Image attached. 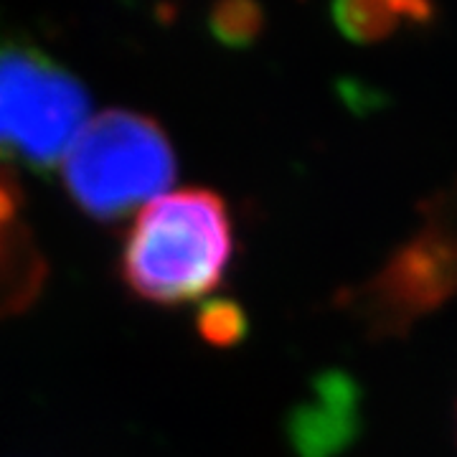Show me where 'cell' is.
<instances>
[{
	"instance_id": "7",
	"label": "cell",
	"mask_w": 457,
	"mask_h": 457,
	"mask_svg": "<svg viewBox=\"0 0 457 457\" xmlns=\"http://www.w3.org/2000/svg\"><path fill=\"white\" fill-rule=\"evenodd\" d=\"M219 36L228 44H246L262 29V11L254 0H224L213 16Z\"/></svg>"
},
{
	"instance_id": "4",
	"label": "cell",
	"mask_w": 457,
	"mask_h": 457,
	"mask_svg": "<svg viewBox=\"0 0 457 457\" xmlns=\"http://www.w3.org/2000/svg\"><path fill=\"white\" fill-rule=\"evenodd\" d=\"M89 120L84 84L49 54L0 38V163L49 170Z\"/></svg>"
},
{
	"instance_id": "2",
	"label": "cell",
	"mask_w": 457,
	"mask_h": 457,
	"mask_svg": "<svg viewBox=\"0 0 457 457\" xmlns=\"http://www.w3.org/2000/svg\"><path fill=\"white\" fill-rule=\"evenodd\" d=\"M176 179V150L147 114L104 110L87 120L62 158V180L79 212L114 221L147 206Z\"/></svg>"
},
{
	"instance_id": "8",
	"label": "cell",
	"mask_w": 457,
	"mask_h": 457,
	"mask_svg": "<svg viewBox=\"0 0 457 457\" xmlns=\"http://www.w3.org/2000/svg\"><path fill=\"white\" fill-rule=\"evenodd\" d=\"M245 330L242 323V312L237 311L234 305L228 303H213L204 311L201 318V336L206 341L219 343V345H227V343L237 341Z\"/></svg>"
},
{
	"instance_id": "9",
	"label": "cell",
	"mask_w": 457,
	"mask_h": 457,
	"mask_svg": "<svg viewBox=\"0 0 457 457\" xmlns=\"http://www.w3.org/2000/svg\"><path fill=\"white\" fill-rule=\"evenodd\" d=\"M392 5V11L396 16H407L417 23H425L435 13L432 0H386Z\"/></svg>"
},
{
	"instance_id": "1",
	"label": "cell",
	"mask_w": 457,
	"mask_h": 457,
	"mask_svg": "<svg viewBox=\"0 0 457 457\" xmlns=\"http://www.w3.org/2000/svg\"><path fill=\"white\" fill-rule=\"evenodd\" d=\"M234 257V221L224 198L183 188L153 198L128 228L120 278L153 305H183L212 295Z\"/></svg>"
},
{
	"instance_id": "3",
	"label": "cell",
	"mask_w": 457,
	"mask_h": 457,
	"mask_svg": "<svg viewBox=\"0 0 457 457\" xmlns=\"http://www.w3.org/2000/svg\"><path fill=\"white\" fill-rule=\"evenodd\" d=\"M457 297V183L432 196L417 231L343 297L371 336H402Z\"/></svg>"
},
{
	"instance_id": "5",
	"label": "cell",
	"mask_w": 457,
	"mask_h": 457,
	"mask_svg": "<svg viewBox=\"0 0 457 457\" xmlns=\"http://www.w3.org/2000/svg\"><path fill=\"white\" fill-rule=\"evenodd\" d=\"M41 282V260L33 246V237L23 209L21 194L0 163V315L23 308Z\"/></svg>"
},
{
	"instance_id": "6",
	"label": "cell",
	"mask_w": 457,
	"mask_h": 457,
	"mask_svg": "<svg viewBox=\"0 0 457 457\" xmlns=\"http://www.w3.org/2000/svg\"><path fill=\"white\" fill-rule=\"evenodd\" d=\"M333 23L356 44H374L396 31L399 16L386 0H333Z\"/></svg>"
}]
</instances>
